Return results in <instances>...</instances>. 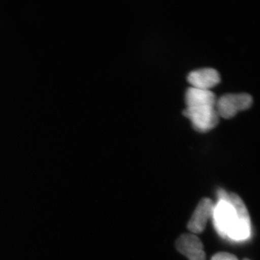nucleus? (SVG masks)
Returning <instances> with one entry per match:
<instances>
[{
	"label": "nucleus",
	"mask_w": 260,
	"mask_h": 260,
	"mask_svg": "<svg viewBox=\"0 0 260 260\" xmlns=\"http://www.w3.org/2000/svg\"><path fill=\"white\" fill-rule=\"evenodd\" d=\"M184 116L191 120V125L199 133H207L218 124L219 116L215 106L186 107Z\"/></svg>",
	"instance_id": "nucleus-1"
},
{
	"label": "nucleus",
	"mask_w": 260,
	"mask_h": 260,
	"mask_svg": "<svg viewBox=\"0 0 260 260\" xmlns=\"http://www.w3.org/2000/svg\"><path fill=\"white\" fill-rule=\"evenodd\" d=\"M252 103V97L248 93L225 94L217 99L215 108L219 116L231 119L238 112L249 109Z\"/></svg>",
	"instance_id": "nucleus-2"
},
{
	"label": "nucleus",
	"mask_w": 260,
	"mask_h": 260,
	"mask_svg": "<svg viewBox=\"0 0 260 260\" xmlns=\"http://www.w3.org/2000/svg\"><path fill=\"white\" fill-rule=\"evenodd\" d=\"M227 198L226 200H218L214 206L212 215L215 231L223 238L226 237L228 231L237 220L235 210Z\"/></svg>",
	"instance_id": "nucleus-3"
},
{
	"label": "nucleus",
	"mask_w": 260,
	"mask_h": 260,
	"mask_svg": "<svg viewBox=\"0 0 260 260\" xmlns=\"http://www.w3.org/2000/svg\"><path fill=\"white\" fill-rule=\"evenodd\" d=\"M176 247L189 260H206L203 243L194 234H182L176 242Z\"/></svg>",
	"instance_id": "nucleus-4"
},
{
	"label": "nucleus",
	"mask_w": 260,
	"mask_h": 260,
	"mask_svg": "<svg viewBox=\"0 0 260 260\" xmlns=\"http://www.w3.org/2000/svg\"><path fill=\"white\" fill-rule=\"evenodd\" d=\"M213 202L208 198L200 201L188 223V229L194 234H201L205 230L208 219L213 215Z\"/></svg>",
	"instance_id": "nucleus-5"
},
{
	"label": "nucleus",
	"mask_w": 260,
	"mask_h": 260,
	"mask_svg": "<svg viewBox=\"0 0 260 260\" xmlns=\"http://www.w3.org/2000/svg\"><path fill=\"white\" fill-rule=\"evenodd\" d=\"M187 80L193 88L210 90L220 82V75L213 68H203L191 72Z\"/></svg>",
	"instance_id": "nucleus-6"
},
{
	"label": "nucleus",
	"mask_w": 260,
	"mask_h": 260,
	"mask_svg": "<svg viewBox=\"0 0 260 260\" xmlns=\"http://www.w3.org/2000/svg\"><path fill=\"white\" fill-rule=\"evenodd\" d=\"M216 100L215 94L210 90L190 87L186 90L185 93L186 107L215 106Z\"/></svg>",
	"instance_id": "nucleus-7"
},
{
	"label": "nucleus",
	"mask_w": 260,
	"mask_h": 260,
	"mask_svg": "<svg viewBox=\"0 0 260 260\" xmlns=\"http://www.w3.org/2000/svg\"><path fill=\"white\" fill-rule=\"evenodd\" d=\"M211 260H239L234 254L227 252H219L212 257Z\"/></svg>",
	"instance_id": "nucleus-8"
},
{
	"label": "nucleus",
	"mask_w": 260,
	"mask_h": 260,
	"mask_svg": "<svg viewBox=\"0 0 260 260\" xmlns=\"http://www.w3.org/2000/svg\"><path fill=\"white\" fill-rule=\"evenodd\" d=\"M244 260H250V259H244Z\"/></svg>",
	"instance_id": "nucleus-9"
}]
</instances>
